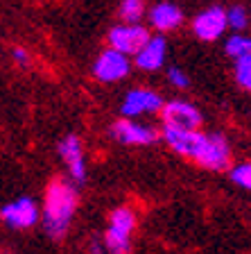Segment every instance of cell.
I'll return each instance as SVG.
<instances>
[{
  "label": "cell",
  "mask_w": 251,
  "mask_h": 254,
  "mask_svg": "<svg viewBox=\"0 0 251 254\" xmlns=\"http://www.w3.org/2000/svg\"><path fill=\"white\" fill-rule=\"evenodd\" d=\"M111 134L115 136V141L129 143V145H147V143L156 141V132L152 127H143L136 125L131 121H118L111 129Z\"/></svg>",
  "instance_id": "cell-10"
},
{
  "label": "cell",
  "mask_w": 251,
  "mask_h": 254,
  "mask_svg": "<svg viewBox=\"0 0 251 254\" xmlns=\"http://www.w3.org/2000/svg\"><path fill=\"white\" fill-rule=\"evenodd\" d=\"M165 141L172 145L177 152L186 154L190 159H199L201 150H204V143H206V136L199 132H183V129H172V127H165L163 132Z\"/></svg>",
  "instance_id": "cell-8"
},
{
  "label": "cell",
  "mask_w": 251,
  "mask_h": 254,
  "mask_svg": "<svg viewBox=\"0 0 251 254\" xmlns=\"http://www.w3.org/2000/svg\"><path fill=\"white\" fill-rule=\"evenodd\" d=\"M111 229L129 236L131 229H134V213H131L129 209H115V211L111 213Z\"/></svg>",
  "instance_id": "cell-15"
},
{
  "label": "cell",
  "mask_w": 251,
  "mask_h": 254,
  "mask_svg": "<svg viewBox=\"0 0 251 254\" xmlns=\"http://www.w3.org/2000/svg\"><path fill=\"white\" fill-rule=\"evenodd\" d=\"M229 159H231V150L222 134L206 136L204 150H201V154H199V159H197L199 164L210 170H224L226 166H229Z\"/></svg>",
  "instance_id": "cell-7"
},
{
  "label": "cell",
  "mask_w": 251,
  "mask_h": 254,
  "mask_svg": "<svg viewBox=\"0 0 251 254\" xmlns=\"http://www.w3.org/2000/svg\"><path fill=\"white\" fill-rule=\"evenodd\" d=\"M11 55H14V59H16L18 64H23V66L30 62V57H27V53L23 50V48H14V53H11Z\"/></svg>",
  "instance_id": "cell-22"
},
{
  "label": "cell",
  "mask_w": 251,
  "mask_h": 254,
  "mask_svg": "<svg viewBox=\"0 0 251 254\" xmlns=\"http://www.w3.org/2000/svg\"><path fill=\"white\" fill-rule=\"evenodd\" d=\"M231 180L236 182L238 186H242V189L251 190V164L236 166V168L231 170Z\"/></svg>",
  "instance_id": "cell-20"
},
{
  "label": "cell",
  "mask_w": 251,
  "mask_h": 254,
  "mask_svg": "<svg viewBox=\"0 0 251 254\" xmlns=\"http://www.w3.org/2000/svg\"><path fill=\"white\" fill-rule=\"evenodd\" d=\"M167 77H170V82H172L174 86H179V89H186V86H188V77L179 68H170L167 70Z\"/></svg>",
  "instance_id": "cell-21"
},
{
  "label": "cell",
  "mask_w": 251,
  "mask_h": 254,
  "mask_svg": "<svg viewBox=\"0 0 251 254\" xmlns=\"http://www.w3.org/2000/svg\"><path fill=\"white\" fill-rule=\"evenodd\" d=\"M226 16H229V25L233 30H245L249 25V16H247L245 7H240V5H233L231 9H226Z\"/></svg>",
  "instance_id": "cell-19"
},
{
  "label": "cell",
  "mask_w": 251,
  "mask_h": 254,
  "mask_svg": "<svg viewBox=\"0 0 251 254\" xmlns=\"http://www.w3.org/2000/svg\"><path fill=\"white\" fill-rule=\"evenodd\" d=\"M39 218L37 204L30 197H18L16 202H9V204L2 206V220L14 229H27L32 227Z\"/></svg>",
  "instance_id": "cell-6"
},
{
  "label": "cell",
  "mask_w": 251,
  "mask_h": 254,
  "mask_svg": "<svg viewBox=\"0 0 251 254\" xmlns=\"http://www.w3.org/2000/svg\"><path fill=\"white\" fill-rule=\"evenodd\" d=\"M163 107L161 98L158 93L154 91H145V89H138V91H129L122 102V114L125 116H141V114H150V111H158Z\"/></svg>",
  "instance_id": "cell-9"
},
{
  "label": "cell",
  "mask_w": 251,
  "mask_h": 254,
  "mask_svg": "<svg viewBox=\"0 0 251 254\" xmlns=\"http://www.w3.org/2000/svg\"><path fill=\"white\" fill-rule=\"evenodd\" d=\"M150 18H152V25L156 27V30H172V27H177L179 23L183 21V14L172 2H158L152 9Z\"/></svg>",
  "instance_id": "cell-13"
},
{
  "label": "cell",
  "mask_w": 251,
  "mask_h": 254,
  "mask_svg": "<svg viewBox=\"0 0 251 254\" xmlns=\"http://www.w3.org/2000/svg\"><path fill=\"white\" fill-rule=\"evenodd\" d=\"M236 77L245 89L251 91V55L249 57L236 59Z\"/></svg>",
  "instance_id": "cell-18"
},
{
  "label": "cell",
  "mask_w": 251,
  "mask_h": 254,
  "mask_svg": "<svg viewBox=\"0 0 251 254\" xmlns=\"http://www.w3.org/2000/svg\"><path fill=\"white\" fill-rule=\"evenodd\" d=\"M163 121H165V127H172V129L197 132L199 123H201V114L188 102L172 100L163 107Z\"/></svg>",
  "instance_id": "cell-3"
},
{
  "label": "cell",
  "mask_w": 251,
  "mask_h": 254,
  "mask_svg": "<svg viewBox=\"0 0 251 254\" xmlns=\"http://www.w3.org/2000/svg\"><path fill=\"white\" fill-rule=\"evenodd\" d=\"M93 73L98 79L102 82H115V79H122L129 73V59L127 55L118 53V50H104V53L98 57L93 66Z\"/></svg>",
  "instance_id": "cell-5"
},
{
  "label": "cell",
  "mask_w": 251,
  "mask_h": 254,
  "mask_svg": "<svg viewBox=\"0 0 251 254\" xmlns=\"http://www.w3.org/2000/svg\"><path fill=\"white\" fill-rule=\"evenodd\" d=\"M229 25V16H226V9L222 7H208L193 21V30L199 39L204 41H213L226 30Z\"/></svg>",
  "instance_id": "cell-4"
},
{
  "label": "cell",
  "mask_w": 251,
  "mask_h": 254,
  "mask_svg": "<svg viewBox=\"0 0 251 254\" xmlns=\"http://www.w3.org/2000/svg\"><path fill=\"white\" fill-rule=\"evenodd\" d=\"M104 241H106V248H109L111 254H127L129 252V236H127V234H120V232H115V229L109 227Z\"/></svg>",
  "instance_id": "cell-16"
},
{
  "label": "cell",
  "mask_w": 251,
  "mask_h": 254,
  "mask_svg": "<svg viewBox=\"0 0 251 254\" xmlns=\"http://www.w3.org/2000/svg\"><path fill=\"white\" fill-rule=\"evenodd\" d=\"M77 206L75 190L63 182H52L48 186L46 204H43V227L50 236L59 238L70 225V218Z\"/></svg>",
  "instance_id": "cell-1"
},
{
  "label": "cell",
  "mask_w": 251,
  "mask_h": 254,
  "mask_svg": "<svg viewBox=\"0 0 251 254\" xmlns=\"http://www.w3.org/2000/svg\"><path fill=\"white\" fill-rule=\"evenodd\" d=\"M143 11H145V5L141 0H125L120 5V16L127 21V25H136V21L143 16Z\"/></svg>",
  "instance_id": "cell-17"
},
{
  "label": "cell",
  "mask_w": 251,
  "mask_h": 254,
  "mask_svg": "<svg viewBox=\"0 0 251 254\" xmlns=\"http://www.w3.org/2000/svg\"><path fill=\"white\" fill-rule=\"evenodd\" d=\"M59 154L66 161L70 175H73L75 182H84L86 180V166H84V157H82V145H79V138L75 134H68L59 143Z\"/></svg>",
  "instance_id": "cell-11"
},
{
  "label": "cell",
  "mask_w": 251,
  "mask_h": 254,
  "mask_svg": "<svg viewBox=\"0 0 251 254\" xmlns=\"http://www.w3.org/2000/svg\"><path fill=\"white\" fill-rule=\"evenodd\" d=\"M163 62H165V39L163 37H152L150 43L136 55L138 68H145V70L161 68Z\"/></svg>",
  "instance_id": "cell-12"
},
{
  "label": "cell",
  "mask_w": 251,
  "mask_h": 254,
  "mask_svg": "<svg viewBox=\"0 0 251 254\" xmlns=\"http://www.w3.org/2000/svg\"><path fill=\"white\" fill-rule=\"evenodd\" d=\"M226 53L231 57L242 59L251 55V37H242V34H233V37L226 41Z\"/></svg>",
  "instance_id": "cell-14"
},
{
  "label": "cell",
  "mask_w": 251,
  "mask_h": 254,
  "mask_svg": "<svg viewBox=\"0 0 251 254\" xmlns=\"http://www.w3.org/2000/svg\"><path fill=\"white\" fill-rule=\"evenodd\" d=\"M150 32L143 25H115L109 32V43L113 50L122 55H138L150 43Z\"/></svg>",
  "instance_id": "cell-2"
}]
</instances>
